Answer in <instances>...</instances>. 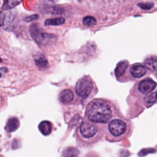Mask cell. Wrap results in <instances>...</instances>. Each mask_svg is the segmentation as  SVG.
<instances>
[{
	"label": "cell",
	"mask_w": 157,
	"mask_h": 157,
	"mask_svg": "<svg viewBox=\"0 0 157 157\" xmlns=\"http://www.w3.org/2000/svg\"><path fill=\"white\" fill-rule=\"evenodd\" d=\"M106 131L105 124L94 123L83 118L75 131L77 144L80 147L93 146L102 140Z\"/></svg>",
	"instance_id": "cell-1"
},
{
	"label": "cell",
	"mask_w": 157,
	"mask_h": 157,
	"mask_svg": "<svg viewBox=\"0 0 157 157\" xmlns=\"http://www.w3.org/2000/svg\"><path fill=\"white\" fill-rule=\"evenodd\" d=\"M118 115L117 109L112 103L107 100L97 99L87 105L84 118L94 123L107 124Z\"/></svg>",
	"instance_id": "cell-2"
},
{
	"label": "cell",
	"mask_w": 157,
	"mask_h": 157,
	"mask_svg": "<svg viewBox=\"0 0 157 157\" xmlns=\"http://www.w3.org/2000/svg\"><path fill=\"white\" fill-rule=\"evenodd\" d=\"M129 131L128 121L121 115H118L107 124L105 139L110 142H118L125 138Z\"/></svg>",
	"instance_id": "cell-3"
},
{
	"label": "cell",
	"mask_w": 157,
	"mask_h": 157,
	"mask_svg": "<svg viewBox=\"0 0 157 157\" xmlns=\"http://www.w3.org/2000/svg\"><path fill=\"white\" fill-rule=\"evenodd\" d=\"M30 33L33 39L40 45H48L55 41L56 36L52 34L42 32L36 25L30 26Z\"/></svg>",
	"instance_id": "cell-4"
},
{
	"label": "cell",
	"mask_w": 157,
	"mask_h": 157,
	"mask_svg": "<svg viewBox=\"0 0 157 157\" xmlns=\"http://www.w3.org/2000/svg\"><path fill=\"white\" fill-rule=\"evenodd\" d=\"M93 89V83L88 76H85L80 78L75 85V92L81 98L85 99L89 98Z\"/></svg>",
	"instance_id": "cell-5"
},
{
	"label": "cell",
	"mask_w": 157,
	"mask_h": 157,
	"mask_svg": "<svg viewBox=\"0 0 157 157\" xmlns=\"http://www.w3.org/2000/svg\"><path fill=\"white\" fill-rule=\"evenodd\" d=\"M18 23V18L15 14L12 13H7L1 14V25L3 28L7 31L12 30L15 28Z\"/></svg>",
	"instance_id": "cell-6"
},
{
	"label": "cell",
	"mask_w": 157,
	"mask_h": 157,
	"mask_svg": "<svg viewBox=\"0 0 157 157\" xmlns=\"http://www.w3.org/2000/svg\"><path fill=\"white\" fill-rule=\"evenodd\" d=\"M156 86V83L150 78H146L142 80L138 86L139 90L143 94L151 93Z\"/></svg>",
	"instance_id": "cell-7"
},
{
	"label": "cell",
	"mask_w": 157,
	"mask_h": 157,
	"mask_svg": "<svg viewBox=\"0 0 157 157\" xmlns=\"http://www.w3.org/2000/svg\"><path fill=\"white\" fill-rule=\"evenodd\" d=\"M20 126V121L16 117H9L5 126V130L6 132L11 133L18 129Z\"/></svg>",
	"instance_id": "cell-8"
},
{
	"label": "cell",
	"mask_w": 157,
	"mask_h": 157,
	"mask_svg": "<svg viewBox=\"0 0 157 157\" xmlns=\"http://www.w3.org/2000/svg\"><path fill=\"white\" fill-rule=\"evenodd\" d=\"M74 98V93L69 89H65L61 91L59 94V101L61 103L67 104L71 103Z\"/></svg>",
	"instance_id": "cell-9"
},
{
	"label": "cell",
	"mask_w": 157,
	"mask_h": 157,
	"mask_svg": "<svg viewBox=\"0 0 157 157\" xmlns=\"http://www.w3.org/2000/svg\"><path fill=\"white\" fill-rule=\"evenodd\" d=\"M38 129L42 135L47 136L52 133L53 131V124L50 121L44 120L39 123Z\"/></svg>",
	"instance_id": "cell-10"
},
{
	"label": "cell",
	"mask_w": 157,
	"mask_h": 157,
	"mask_svg": "<svg viewBox=\"0 0 157 157\" xmlns=\"http://www.w3.org/2000/svg\"><path fill=\"white\" fill-rule=\"evenodd\" d=\"M130 74L135 78H140L146 74V68L141 64H136L130 69Z\"/></svg>",
	"instance_id": "cell-11"
},
{
	"label": "cell",
	"mask_w": 157,
	"mask_h": 157,
	"mask_svg": "<svg viewBox=\"0 0 157 157\" xmlns=\"http://www.w3.org/2000/svg\"><path fill=\"white\" fill-rule=\"evenodd\" d=\"M80 150L74 147H67L65 148L61 153L62 157H79Z\"/></svg>",
	"instance_id": "cell-12"
},
{
	"label": "cell",
	"mask_w": 157,
	"mask_h": 157,
	"mask_svg": "<svg viewBox=\"0 0 157 157\" xmlns=\"http://www.w3.org/2000/svg\"><path fill=\"white\" fill-rule=\"evenodd\" d=\"M128 65V63L127 61H122L118 63L115 69V74L117 78L121 77L124 74Z\"/></svg>",
	"instance_id": "cell-13"
},
{
	"label": "cell",
	"mask_w": 157,
	"mask_h": 157,
	"mask_svg": "<svg viewBox=\"0 0 157 157\" xmlns=\"http://www.w3.org/2000/svg\"><path fill=\"white\" fill-rule=\"evenodd\" d=\"M22 0H3L2 9L4 10H10L18 5Z\"/></svg>",
	"instance_id": "cell-14"
},
{
	"label": "cell",
	"mask_w": 157,
	"mask_h": 157,
	"mask_svg": "<svg viewBox=\"0 0 157 157\" xmlns=\"http://www.w3.org/2000/svg\"><path fill=\"white\" fill-rule=\"evenodd\" d=\"M146 67L151 71L157 70V58L156 57H150L145 60Z\"/></svg>",
	"instance_id": "cell-15"
},
{
	"label": "cell",
	"mask_w": 157,
	"mask_h": 157,
	"mask_svg": "<svg viewBox=\"0 0 157 157\" xmlns=\"http://www.w3.org/2000/svg\"><path fill=\"white\" fill-rule=\"evenodd\" d=\"M65 21V20L63 17H58L55 18H50L47 19L44 23L46 26H58L63 24Z\"/></svg>",
	"instance_id": "cell-16"
},
{
	"label": "cell",
	"mask_w": 157,
	"mask_h": 157,
	"mask_svg": "<svg viewBox=\"0 0 157 157\" xmlns=\"http://www.w3.org/2000/svg\"><path fill=\"white\" fill-rule=\"evenodd\" d=\"M36 64L40 68H45L48 66V62L44 56H40L35 59Z\"/></svg>",
	"instance_id": "cell-17"
},
{
	"label": "cell",
	"mask_w": 157,
	"mask_h": 157,
	"mask_svg": "<svg viewBox=\"0 0 157 157\" xmlns=\"http://www.w3.org/2000/svg\"><path fill=\"white\" fill-rule=\"evenodd\" d=\"M96 20L92 16H86L83 19V24L87 26H90L96 25Z\"/></svg>",
	"instance_id": "cell-18"
},
{
	"label": "cell",
	"mask_w": 157,
	"mask_h": 157,
	"mask_svg": "<svg viewBox=\"0 0 157 157\" xmlns=\"http://www.w3.org/2000/svg\"><path fill=\"white\" fill-rule=\"evenodd\" d=\"M157 101V97L156 93L151 94L145 98V101L148 103H152Z\"/></svg>",
	"instance_id": "cell-19"
},
{
	"label": "cell",
	"mask_w": 157,
	"mask_h": 157,
	"mask_svg": "<svg viewBox=\"0 0 157 157\" xmlns=\"http://www.w3.org/2000/svg\"><path fill=\"white\" fill-rule=\"evenodd\" d=\"M138 6L142 9L148 10L151 9L153 6V4L151 3H140L138 4Z\"/></svg>",
	"instance_id": "cell-20"
},
{
	"label": "cell",
	"mask_w": 157,
	"mask_h": 157,
	"mask_svg": "<svg viewBox=\"0 0 157 157\" xmlns=\"http://www.w3.org/2000/svg\"><path fill=\"white\" fill-rule=\"evenodd\" d=\"M84 157H101L99 153L94 150H90L88 151Z\"/></svg>",
	"instance_id": "cell-21"
},
{
	"label": "cell",
	"mask_w": 157,
	"mask_h": 157,
	"mask_svg": "<svg viewBox=\"0 0 157 157\" xmlns=\"http://www.w3.org/2000/svg\"><path fill=\"white\" fill-rule=\"evenodd\" d=\"M63 12V9L59 7H53L52 8V13L58 14V13H61Z\"/></svg>",
	"instance_id": "cell-22"
},
{
	"label": "cell",
	"mask_w": 157,
	"mask_h": 157,
	"mask_svg": "<svg viewBox=\"0 0 157 157\" xmlns=\"http://www.w3.org/2000/svg\"><path fill=\"white\" fill-rule=\"evenodd\" d=\"M37 18H38V15H30L29 17H27L25 18V20L26 21L29 22V21H31L37 20Z\"/></svg>",
	"instance_id": "cell-23"
},
{
	"label": "cell",
	"mask_w": 157,
	"mask_h": 157,
	"mask_svg": "<svg viewBox=\"0 0 157 157\" xmlns=\"http://www.w3.org/2000/svg\"><path fill=\"white\" fill-rule=\"evenodd\" d=\"M156 97H157V91H156Z\"/></svg>",
	"instance_id": "cell-24"
}]
</instances>
